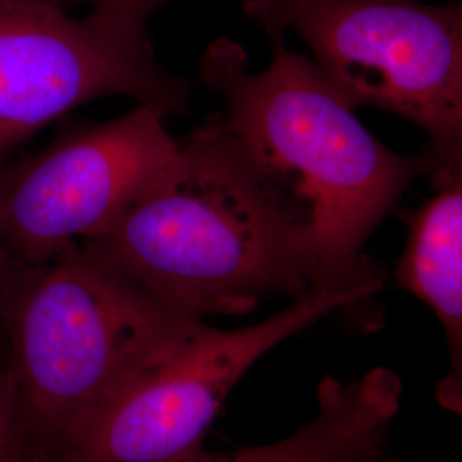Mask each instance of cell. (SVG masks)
<instances>
[{
	"label": "cell",
	"mask_w": 462,
	"mask_h": 462,
	"mask_svg": "<svg viewBox=\"0 0 462 462\" xmlns=\"http://www.w3.org/2000/svg\"><path fill=\"white\" fill-rule=\"evenodd\" d=\"M263 72L228 38L206 50L200 74L226 103L231 134L290 215L310 233L330 290L375 297L385 273L364 255L370 235L408 185L435 168L427 151L402 156L366 131L314 62L271 36Z\"/></svg>",
	"instance_id": "7a4b0ae2"
},
{
	"label": "cell",
	"mask_w": 462,
	"mask_h": 462,
	"mask_svg": "<svg viewBox=\"0 0 462 462\" xmlns=\"http://www.w3.org/2000/svg\"><path fill=\"white\" fill-rule=\"evenodd\" d=\"M366 300L312 288L250 328L217 330L202 322L55 462H175L198 456L219 408L252 365L300 330Z\"/></svg>",
	"instance_id": "52a82bcc"
},
{
	"label": "cell",
	"mask_w": 462,
	"mask_h": 462,
	"mask_svg": "<svg viewBox=\"0 0 462 462\" xmlns=\"http://www.w3.org/2000/svg\"><path fill=\"white\" fill-rule=\"evenodd\" d=\"M165 118L137 105L106 122L70 125L40 152L0 166V250L40 264L108 228L173 163L180 144Z\"/></svg>",
	"instance_id": "8992f818"
},
{
	"label": "cell",
	"mask_w": 462,
	"mask_h": 462,
	"mask_svg": "<svg viewBox=\"0 0 462 462\" xmlns=\"http://www.w3.org/2000/svg\"><path fill=\"white\" fill-rule=\"evenodd\" d=\"M0 462H21L2 330H0Z\"/></svg>",
	"instance_id": "30bf717a"
},
{
	"label": "cell",
	"mask_w": 462,
	"mask_h": 462,
	"mask_svg": "<svg viewBox=\"0 0 462 462\" xmlns=\"http://www.w3.org/2000/svg\"><path fill=\"white\" fill-rule=\"evenodd\" d=\"M79 244L149 295L200 319L248 314L271 295L330 290L310 233L225 120L190 134L144 198Z\"/></svg>",
	"instance_id": "6da1fadb"
},
{
	"label": "cell",
	"mask_w": 462,
	"mask_h": 462,
	"mask_svg": "<svg viewBox=\"0 0 462 462\" xmlns=\"http://www.w3.org/2000/svg\"><path fill=\"white\" fill-rule=\"evenodd\" d=\"M204 320L79 242L40 264L0 250V330L21 462H55Z\"/></svg>",
	"instance_id": "3957f363"
},
{
	"label": "cell",
	"mask_w": 462,
	"mask_h": 462,
	"mask_svg": "<svg viewBox=\"0 0 462 462\" xmlns=\"http://www.w3.org/2000/svg\"><path fill=\"white\" fill-rule=\"evenodd\" d=\"M112 95L168 116L185 110L190 86L156 62L146 26L131 19L98 5L72 16L66 0H0V166L57 118Z\"/></svg>",
	"instance_id": "5b68a950"
},
{
	"label": "cell",
	"mask_w": 462,
	"mask_h": 462,
	"mask_svg": "<svg viewBox=\"0 0 462 462\" xmlns=\"http://www.w3.org/2000/svg\"><path fill=\"white\" fill-rule=\"evenodd\" d=\"M435 194L410 219L397 263L399 286L423 300L446 330L450 374L439 397L461 408L462 380V166L433 170Z\"/></svg>",
	"instance_id": "9c48e42d"
},
{
	"label": "cell",
	"mask_w": 462,
	"mask_h": 462,
	"mask_svg": "<svg viewBox=\"0 0 462 462\" xmlns=\"http://www.w3.org/2000/svg\"><path fill=\"white\" fill-rule=\"evenodd\" d=\"M83 2L97 4L99 7H105L118 16L127 17L134 23L146 26L151 16L171 0H83Z\"/></svg>",
	"instance_id": "8fae6325"
},
{
	"label": "cell",
	"mask_w": 462,
	"mask_h": 462,
	"mask_svg": "<svg viewBox=\"0 0 462 462\" xmlns=\"http://www.w3.org/2000/svg\"><path fill=\"white\" fill-rule=\"evenodd\" d=\"M269 36L298 34L324 79L430 137L435 168L462 166V9L416 0H244ZM431 170V171H433Z\"/></svg>",
	"instance_id": "277c9868"
},
{
	"label": "cell",
	"mask_w": 462,
	"mask_h": 462,
	"mask_svg": "<svg viewBox=\"0 0 462 462\" xmlns=\"http://www.w3.org/2000/svg\"><path fill=\"white\" fill-rule=\"evenodd\" d=\"M401 393V379L385 366L347 383L328 377L317 389L319 413L297 433L267 446L231 454L199 452L175 462H379Z\"/></svg>",
	"instance_id": "ba28073f"
}]
</instances>
